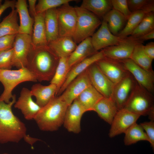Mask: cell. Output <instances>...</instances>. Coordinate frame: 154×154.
<instances>
[{
	"label": "cell",
	"instance_id": "1",
	"mask_svg": "<svg viewBox=\"0 0 154 154\" xmlns=\"http://www.w3.org/2000/svg\"><path fill=\"white\" fill-rule=\"evenodd\" d=\"M16 102L15 94L8 103L0 100V143H18L23 139L27 141L30 137L26 135L24 123L12 111V106Z\"/></svg>",
	"mask_w": 154,
	"mask_h": 154
},
{
	"label": "cell",
	"instance_id": "2",
	"mask_svg": "<svg viewBox=\"0 0 154 154\" xmlns=\"http://www.w3.org/2000/svg\"><path fill=\"white\" fill-rule=\"evenodd\" d=\"M59 58L48 46L31 47L26 67L39 82L51 81L55 73Z\"/></svg>",
	"mask_w": 154,
	"mask_h": 154
},
{
	"label": "cell",
	"instance_id": "3",
	"mask_svg": "<svg viewBox=\"0 0 154 154\" xmlns=\"http://www.w3.org/2000/svg\"><path fill=\"white\" fill-rule=\"evenodd\" d=\"M68 106L59 96L55 97L41 108L34 119L41 130L56 131L63 125Z\"/></svg>",
	"mask_w": 154,
	"mask_h": 154
},
{
	"label": "cell",
	"instance_id": "4",
	"mask_svg": "<svg viewBox=\"0 0 154 154\" xmlns=\"http://www.w3.org/2000/svg\"><path fill=\"white\" fill-rule=\"evenodd\" d=\"M140 116H148L154 121V98L153 94L137 84L123 108Z\"/></svg>",
	"mask_w": 154,
	"mask_h": 154
},
{
	"label": "cell",
	"instance_id": "5",
	"mask_svg": "<svg viewBox=\"0 0 154 154\" xmlns=\"http://www.w3.org/2000/svg\"><path fill=\"white\" fill-rule=\"evenodd\" d=\"M37 81L34 74L26 67L15 70L0 69V82L4 87L0 100L9 103L13 96L12 92L18 84L25 82Z\"/></svg>",
	"mask_w": 154,
	"mask_h": 154
},
{
	"label": "cell",
	"instance_id": "6",
	"mask_svg": "<svg viewBox=\"0 0 154 154\" xmlns=\"http://www.w3.org/2000/svg\"><path fill=\"white\" fill-rule=\"evenodd\" d=\"M77 15L75 29L72 37L76 44L91 37L101 24L100 19L91 12L80 7H75Z\"/></svg>",
	"mask_w": 154,
	"mask_h": 154
},
{
	"label": "cell",
	"instance_id": "7",
	"mask_svg": "<svg viewBox=\"0 0 154 154\" xmlns=\"http://www.w3.org/2000/svg\"><path fill=\"white\" fill-rule=\"evenodd\" d=\"M56 14L59 36L72 37L77 20L75 7L69 3L64 4L56 8Z\"/></svg>",
	"mask_w": 154,
	"mask_h": 154
},
{
	"label": "cell",
	"instance_id": "8",
	"mask_svg": "<svg viewBox=\"0 0 154 154\" xmlns=\"http://www.w3.org/2000/svg\"><path fill=\"white\" fill-rule=\"evenodd\" d=\"M137 82L130 73L115 84L111 98L118 111L124 108Z\"/></svg>",
	"mask_w": 154,
	"mask_h": 154
},
{
	"label": "cell",
	"instance_id": "9",
	"mask_svg": "<svg viewBox=\"0 0 154 154\" xmlns=\"http://www.w3.org/2000/svg\"><path fill=\"white\" fill-rule=\"evenodd\" d=\"M142 43L130 36L122 38L117 44L101 50L105 57L120 60L130 58L135 46Z\"/></svg>",
	"mask_w": 154,
	"mask_h": 154
},
{
	"label": "cell",
	"instance_id": "10",
	"mask_svg": "<svg viewBox=\"0 0 154 154\" xmlns=\"http://www.w3.org/2000/svg\"><path fill=\"white\" fill-rule=\"evenodd\" d=\"M32 46L31 36L26 34H17L13 46V66L18 69L26 67L28 55Z\"/></svg>",
	"mask_w": 154,
	"mask_h": 154
},
{
	"label": "cell",
	"instance_id": "11",
	"mask_svg": "<svg viewBox=\"0 0 154 154\" xmlns=\"http://www.w3.org/2000/svg\"><path fill=\"white\" fill-rule=\"evenodd\" d=\"M120 61L133 76L138 84L151 93L154 92V71H149L139 66L131 59Z\"/></svg>",
	"mask_w": 154,
	"mask_h": 154
},
{
	"label": "cell",
	"instance_id": "12",
	"mask_svg": "<svg viewBox=\"0 0 154 154\" xmlns=\"http://www.w3.org/2000/svg\"><path fill=\"white\" fill-rule=\"evenodd\" d=\"M88 70L91 85L104 97L111 98L115 84L104 74L96 62Z\"/></svg>",
	"mask_w": 154,
	"mask_h": 154
},
{
	"label": "cell",
	"instance_id": "13",
	"mask_svg": "<svg viewBox=\"0 0 154 154\" xmlns=\"http://www.w3.org/2000/svg\"><path fill=\"white\" fill-rule=\"evenodd\" d=\"M91 85L87 68L74 79L59 97L69 105Z\"/></svg>",
	"mask_w": 154,
	"mask_h": 154
},
{
	"label": "cell",
	"instance_id": "14",
	"mask_svg": "<svg viewBox=\"0 0 154 154\" xmlns=\"http://www.w3.org/2000/svg\"><path fill=\"white\" fill-rule=\"evenodd\" d=\"M140 116L124 109L119 110L111 124L109 137L113 138L125 133L131 125L136 123Z\"/></svg>",
	"mask_w": 154,
	"mask_h": 154
},
{
	"label": "cell",
	"instance_id": "15",
	"mask_svg": "<svg viewBox=\"0 0 154 154\" xmlns=\"http://www.w3.org/2000/svg\"><path fill=\"white\" fill-rule=\"evenodd\" d=\"M96 63L104 74L114 84L129 73L118 60L105 57Z\"/></svg>",
	"mask_w": 154,
	"mask_h": 154
},
{
	"label": "cell",
	"instance_id": "16",
	"mask_svg": "<svg viewBox=\"0 0 154 154\" xmlns=\"http://www.w3.org/2000/svg\"><path fill=\"white\" fill-rule=\"evenodd\" d=\"M86 112L77 99L74 100L67 108L63 123L65 128L69 132L79 133L81 130V119Z\"/></svg>",
	"mask_w": 154,
	"mask_h": 154
},
{
	"label": "cell",
	"instance_id": "17",
	"mask_svg": "<svg viewBox=\"0 0 154 154\" xmlns=\"http://www.w3.org/2000/svg\"><path fill=\"white\" fill-rule=\"evenodd\" d=\"M122 39L112 33L108 28L107 22L103 19L99 29L91 37L92 45L97 52L117 44Z\"/></svg>",
	"mask_w": 154,
	"mask_h": 154
},
{
	"label": "cell",
	"instance_id": "18",
	"mask_svg": "<svg viewBox=\"0 0 154 154\" xmlns=\"http://www.w3.org/2000/svg\"><path fill=\"white\" fill-rule=\"evenodd\" d=\"M32 96L31 90L23 88L19 97L14 105V107L20 110L25 118L28 120L34 119L41 108L33 101Z\"/></svg>",
	"mask_w": 154,
	"mask_h": 154
},
{
	"label": "cell",
	"instance_id": "19",
	"mask_svg": "<svg viewBox=\"0 0 154 154\" xmlns=\"http://www.w3.org/2000/svg\"><path fill=\"white\" fill-rule=\"evenodd\" d=\"M102 51L97 52L72 66L69 72L66 80L59 90L57 95H61L69 84L90 65L98 60L104 58Z\"/></svg>",
	"mask_w": 154,
	"mask_h": 154
},
{
	"label": "cell",
	"instance_id": "20",
	"mask_svg": "<svg viewBox=\"0 0 154 154\" xmlns=\"http://www.w3.org/2000/svg\"><path fill=\"white\" fill-rule=\"evenodd\" d=\"M72 38L59 37L48 43L49 48L59 58L69 57L77 46Z\"/></svg>",
	"mask_w": 154,
	"mask_h": 154
},
{
	"label": "cell",
	"instance_id": "21",
	"mask_svg": "<svg viewBox=\"0 0 154 154\" xmlns=\"http://www.w3.org/2000/svg\"><path fill=\"white\" fill-rule=\"evenodd\" d=\"M15 8L20 18L19 33L26 34L32 36L34 19L30 16L26 1L17 0L16 2Z\"/></svg>",
	"mask_w": 154,
	"mask_h": 154
},
{
	"label": "cell",
	"instance_id": "22",
	"mask_svg": "<svg viewBox=\"0 0 154 154\" xmlns=\"http://www.w3.org/2000/svg\"><path fill=\"white\" fill-rule=\"evenodd\" d=\"M93 111L96 112L102 119L111 125L118 110L112 98L103 97L95 106Z\"/></svg>",
	"mask_w": 154,
	"mask_h": 154
},
{
	"label": "cell",
	"instance_id": "23",
	"mask_svg": "<svg viewBox=\"0 0 154 154\" xmlns=\"http://www.w3.org/2000/svg\"><path fill=\"white\" fill-rule=\"evenodd\" d=\"M97 52L92 45L91 37H88L77 45L75 49L68 57V65L71 68Z\"/></svg>",
	"mask_w": 154,
	"mask_h": 154
},
{
	"label": "cell",
	"instance_id": "24",
	"mask_svg": "<svg viewBox=\"0 0 154 154\" xmlns=\"http://www.w3.org/2000/svg\"><path fill=\"white\" fill-rule=\"evenodd\" d=\"M56 86L52 83L48 86L36 84L32 86L31 90L32 96L36 97V103L41 108L56 97Z\"/></svg>",
	"mask_w": 154,
	"mask_h": 154
},
{
	"label": "cell",
	"instance_id": "25",
	"mask_svg": "<svg viewBox=\"0 0 154 154\" xmlns=\"http://www.w3.org/2000/svg\"><path fill=\"white\" fill-rule=\"evenodd\" d=\"M34 27L32 36V47L48 46L44 22V13L38 14L34 17Z\"/></svg>",
	"mask_w": 154,
	"mask_h": 154
},
{
	"label": "cell",
	"instance_id": "26",
	"mask_svg": "<svg viewBox=\"0 0 154 154\" xmlns=\"http://www.w3.org/2000/svg\"><path fill=\"white\" fill-rule=\"evenodd\" d=\"M80 7L102 19L113 9L111 0H83Z\"/></svg>",
	"mask_w": 154,
	"mask_h": 154
},
{
	"label": "cell",
	"instance_id": "27",
	"mask_svg": "<svg viewBox=\"0 0 154 154\" xmlns=\"http://www.w3.org/2000/svg\"><path fill=\"white\" fill-rule=\"evenodd\" d=\"M103 96L91 85L76 99L86 111H93L94 107Z\"/></svg>",
	"mask_w": 154,
	"mask_h": 154
},
{
	"label": "cell",
	"instance_id": "28",
	"mask_svg": "<svg viewBox=\"0 0 154 154\" xmlns=\"http://www.w3.org/2000/svg\"><path fill=\"white\" fill-rule=\"evenodd\" d=\"M44 22L48 43L59 37L56 8L48 10L44 13Z\"/></svg>",
	"mask_w": 154,
	"mask_h": 154
},
{
	"label": "cell",
	"instance_id": "29",
	"mask_svg": "<svg viewBox=\"0 0 154 154\" xmlns=\"http://www.w3.org/2000/svg\"><path fill=\"white\" fill-rule=\"evenodd\" d=\"M103 19L107 22L110 31L116 36L124 28L127 21L122 14L113 9L105 15Z\"/></svg>",
	"mask_w": 154,
	"mask_h": 154
},
{
	"label": "cell",
	"instance_id": "30",
	"mask_svg": "<svg viewBox=\"0 0 154 154\" xmlns=\"http://www.w3.org/2000/svg\"><path fill=\"white\" fill-rule=\"evenodd\" d=\"M17 14L16 9H12L0 23V37L19 33V25L18 23Z\"/></svg>",
	"mask_w": 154,
	"mask_h": 154
},
{
	"label": "cell",
	"instance_id": "31",
	"mask_svg": "<svg viewBox=\"0 0 154 154\" xmlns=\"http://www.w3.org/2000/svg\"><path fill=\"white\" fill-rule=\"evenodd\" d=\"M151 12H152L148 10H141L132 12L124 28L117 36L124 38L131 35L145 15Z\"/></svg>",
	"mask_w": 154,
	"mask_h": 154
},
{
	"label": "cell",
	"instance_id": "32",
	"mask_svg": "<svg viewBox=\"0 0 154 154\" xmlns=\"http://www.w3.org/2000/svg\"><path fill=\"white\" fill-rule=\"evenodd\" d=\"M68 57L59 58L55 73L50 82V83L54 84L57 86L56 96L64 83L67 75L71 68L68 64Z\"/></svg>",
	"mask_w": 154,
	"mask_h": 154
},
{
	"label": "cell",
	"instance_id": "33",
	"mask_svg": "<svg viewBox=\"0 0 154 154\" xmlns=\"http://www.w3.org/2000/svg\"><path fill=\"white\" fill-rule=\"evenodd\" d=\"M124 142L128 146L141 141L149 142V139L142 127L136 123L131 125L125 133Z\"/></svg>",
	"mask_w": 154,
	"mask_h": 154
},
{
	"label": "cell",
	"instance_id": "34",
	"mask_svg": "<svg viewBox=\"0 0 154 154\" xmlns=\"http://www.w3.org/2000/svg\"><path fill=\"white\" fill-rule=\"evenodd\" d=\"M142 43L137 44L135 46L130 59L137 65L149 71H152V63L153 61L145 53Z\"/></svg>",
	"mask_w": 154,
	"mask_h": 154
},
{
	"label": "cell",
	"instance_id": "35",
	"mask_svg": "<svg viewBox=\"0 0 154 154\" xmlns=\"http://www.w3.org/2000/svg\"><path fill=\"white\" fill-rule=\"evenodd\" d=\"M154 30V12L147 14L130 36L137 38Z\"/></svg>",
	"mask_w": 154,
	"mask_h": 154
},
{
	"label": "cell",
	"instance_id": "36",
	"mask_svg": "<svg viewBox=\"0 0 154 154\" xmlns=\"http://www.w3.org/2000/svg\"><path fill=\"white\" fill-rule=\"evenodd\" d=\"M73 1L74 0H39L36 5V12L37 14L43 13L48 10L57 8Z\"/></svg>",
	"mask_w": 154,
	"mask_h": 154
},
{
	"label": "cell",
	"instance_id": "37",
	"mask_svg": "<svg viewBox=\"0 0 154 154\" xmlns=\"http://www.w3.org/2000/svg\"><path fill=\"white\" fill-rule=\"evenodd\" d=\"M128 7L131 13L141 10L154 12V0H127Z\"/></svg>",
	"mask_w": 154,
	"mask_h": 154
},
{
	"label": "cell",
	"instance_id": "38",
	"mask_svg": "<svg viewBox=\"0 0 154 154\" xmlns=\"http://www.w3.org/2000/svg\"><path fill=\"white\" fill-rule=\"evenodd\" d=\"M13 47L0 52V69L11 70L13 66Z\"/></svg>",
	"mask_w": 154,
	"mask_h": 154
},
{
	"label": "cell",
	"instance_id": "39",
	"mask_svg": "<svg viewBox=\"0 0 154 154\" xmlns=\"http://www.w3.org/2000/svg\"><path fill=\"white\" fill-rule=\"evenodd\" d=\"M113 9L122 14L127 21L131 13L129 9L127 0H111Z\"/></svg>",
	"mask_w": 154,
	"mask_h": 154
},
{
	"label": "cell",
	"instance_id": "40",
	"mask_svg": "<svg viewBox=\"0 0 154 154\" xmlns=\"http://www.w3.org/2000/svg\"><path fill=\"white\" fill-rule=\"evenodd\" d=\"M142 127L149 139V142L153 150L154 149V121L150 120L141 123Z\"/></svg>",
	"mask_w": 154,
	"mask_h": 154
},
{
	"label": "cell",
	"instance_id": "41",
	"mask_svg": "<svg viewBox=\"0 0 154 154\" xmlns=\"http://www.w3.org/2000/svg\"><path fill=\"white\" fill-rule=\"evenodd\" d=\"M17 35H8L0 37V52L13 47Z\"/></svg>",
	"mask_w": 154,
	"mask_h": 154
},
{
	"label": "cell",
	"instance_id": "42",
	"mask_svg": "<svg viewBox=\"0 0 154 154\" xmlns=\"http://www.w3.org/2000/svg\"><path fill=\"white\" fill-rule=\"evenodd\" d=\"M143 49L147 56L153 60L154 59V42H150L144 45Z\"/></svg>",
	"mask_w": 154,
	"mask_h": 154
},
{
	"label": "cell",
	"instance_id": "43",
	"mask_svg": "<svg viewBox=\"0 0 154 154\" xmlns=\"http://www.w3.org/2000/svg\"><path fill=\"white\" fill-rule=\"evenodd\" d=\"M16 1L15 0H5L3 4H0V17L3 13L7 8L14 9Z\"/></svg>",
	"mask_w": 154,
	"mask_h": 154
},
{
	"label": "cell",
	"instance_id": "44",
	"mask_svg": "<svg viewBox=\"0 0 154 154\" xmlns=\"http://www.w3.org/2000/svg\"><path fill=\"white\" fill-rule=\"evenodd\" d=\"M29 12L30 14L34 17L37 15L36 12V0H29Z\"/></svg>",
	"mask_w": 154,
	"mask_h": 154
},
{
	"label": "cell",
	"instance_id": "45",
	"mask_svg": "<svg viewBox=\"0 0 154 154\" xmlns=\"http://www.w3.org/2000/svg\"><path fill=\"white\" fill-rule=\"evenodd\" d=\"M154 38V30L137 38L140 41L143 42L144 41Z\"/></svg>",
	"mask_w": 154,
	"mask_h": 154
},
{
	"label": "cell",
	"instance_id": "46",
	"mask_svg": "<svg viewBox=\"0 0 154 154\" xmlns=\"http://www.w3.org/2000/svg\"><path fill=\"white\" fill-rule=\"evenodd\" d=\"M2 1L1 0H0V4H1V3L2 2Z\"/></svg>",
	"mask_w": 154,
	"mask_h": 154
},
{
	"label": "cell",
	"instance_id": "47",
	"mask_svg": "<svg viewBox=\"0 0 154 154\" xmlns=\"http://www.w3.org/2000/svg\"><path fill=\"white\" fill-rule=\"evenodd\" d=\"M3 154H8L7 153H4Z\"/></svg>",
	"mask_w": 154,
	"mask_h": 154
},
{
	"label": "cell",
	"instance_id": "48",
	"mask_svg": "<svg viewBox=\"0 0 154 154\" xmlns=\"http://www.w3.org/2000/svg\"></svg>",
	"mask_w": 154,
	"mask_h": 154
}]
</instances>
